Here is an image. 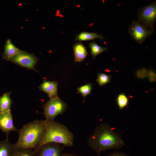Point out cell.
I'll return each instance as SVG.
<instances>
[{
	"instance_id": "21",
	"label": "cell",
	"mask_w": 156,
	"mask_h": 156,
	"mask_svg": "<svg viewBox=\"0 0 156 156\" xmlns=\"http://www.w3.org/2000/svg\"><path fill=\"white\" fill-rule=\"evenodd\" d=\"M108 156H130L124 153L115 152L109 154Z\"/></svg>"
},
{
	"instance_id": "10",
	"label": "cell",
	"mask_w": 156,
	"mask_h": 156,
	"mask_svg": "<svg viewBox=\"0 0 156 156\" xmlns=\"http://www.w3.org/2000/svg\"><path fill=\"white\" fill-rule=\"evenodd\" d=\"M58 82L56 81H50L44 80L38 87L39 90L46 92L50 99L57 95Z\"/></svg>"
},
{
	"instance_id": "8",
	"label": "cell",
	"mask_w": 156,
	"mask_h": 156,
	"mask_svg": "<svg viewBox=\"0 0 156 156\" xmlns=\"http://www.w3.org/2000/svg\"><path fill=\"white\" fill-rule=\"evenodd\" d=\"M63 146L58 143H49L41 146L35 155L36 156H61Z\"/></svg>"
},
{
	"instance_id": "4",
	"label": "cell",
	"mask_w": 156,
	"mask_h": 156,
	"mask_svg": "<svg viewBox=\"0 0 156 156\" xmlns=\"http://www.w3.org/2000/svg\"><path fill=\"white\" fill-rule=\"evenodd\" d=\"M67 107V104L58 96L50 99L43 106V114L47 120H54L57 116L63 114Z\"/></svg>"
},
{
	"instance_id": "6",
	"label": "cell",
	"mask_w": 156,
	"mask_h": 156,
	"mask_svg": "<svg viewBox=\"0 0 156 156\" xmlns=\"http://www.w3.org/2000/svg\"><path fill=\"white\" fill-rule=\"evenodd\" d=\"M138 18L140 23L147 28L152 29L156 18V2L142 8Z\"/></svg>"
},
{
	"instance_id": "9",
	"label": "cell",
	"mask_w": 156,
	"mask_h": 156,
	"mask_svg": "<svg viewBox=\"0 0 156 156\" xmlns=\"http://www.w3.org/2000/svg\"><path fill=\"white\" fill-rule=\"evenodd\" d=\"M0 129L6 133L7 138L12 131L18 132V129L14 126L11 110L0 114Z\"/></svg>"
},
{
	"instance_id": "1",
	"label": "cell",
	"mask_w": 156,
	"mask_h": 156,
	"mask_svg": "<svg viewBox=\"0 0 156 156\" xmlns=\"http://www.w3.org/2000/svg\"><path fill=\"white\" fill-rule=\"evenodd\" d=\"M87 144L99 155L106 150L118 149L125 145L121 135L105 122L101 123L95 127L88 138Z\"/></svg>"
},
{
	"instance_id": "15",
	"label": "cell",
	"mask_w": 156,
	"mask_h": 156,
	"mask_svg": "<svg viewBox=\"0 0 156 156\" xmlns=\"http://www.w3.org/2000/svg\"><path fill=\"white\" fill-rule=\"evenodd\" d=\"M103 38L104 37L101 35L96 33L83 31L77 34L75 40L80 42L83 41L93 40L95 38H99L103 40Z\"/></svg>"
},
{
	"instance_id": "19",
	"label": "cell",
	"mask_w": 156,
	"mask_h": 156,
	"mask_svg": "<svg viewBox=\"0 0 156 156\" xmlns=\"http://www.w3.org/2000/svg\"><path fill=\"white\" fill-rule=\"evenodd\" d=\"M117 102L119 108L122 110L127 105L128 99L125 94L122 93L118 96Z\"/></svg>"
},
{
	"instance_id": "16",
	"label": "cell",
	"mask_w": 156,
	"mask_h": 156,
	"mask_svg": "<svg viewBox=\"0 0 156 156\" xmlns=\"http://www.w3.org/2000/svg\"><path fill=\"white\" fill-rule=\"evenodd\" d=\"M89 46L91 49V54L93 59L98 54L107 50V47H101L94 41L89 44Z\"/></svg>"
},
{
	"instance_id": "20",
	"label": "cell",
	"mask_w": 156,
	"mask_h": 156,
	"mask_svg": "<svg viewBox=\"0 0 156 156\" xmlns=\"http://www.w3.org/2000/svg\"><path fill=\"white\" fill-rule=\"evenodd\" d=\"M96 79L98 83L101 86L111 82V76L106 75L102 73H99Z\"/></svg>"
},
{
	"instance_id": "14",
	"label": "cell",
	"mask_w": 156,
	"mask_h": 156,
	"mask_svg": "<svg viewBox=\"0 0 156 156\" xmlns=\"http://www.w3.org/2000/svg\"><path fill=\"white\" fill-rule=\"evenodd\" d=\"M14 147L8 139L0 141V156H13Z\"/></svg>"
},
{
	"instance_id": "12",
	"label": "cell",
	"mask_w": 156,
	"mask_h": 156,
	"mask_svg": "<svg viewBox=\"0 0 156 156\" xmlns=\"http://www.w3.org/2000/svg\"><path fill=\"white\" fill-rule=\"evenodd\" d=\"M75 55V62H80L83 61L88 55L86 48L81 42L74 44L73 47Z\"/></svg>"
},
{
	"instance_id": "11",
	"label": "cell",
	"mask_w": 156,
	"mask_h": 156,
	"mask_svg": "<svg viewBox=\"0 0 156 156\" xmlns=\"http://www.w3.org/2000/svg\"><path fill=\"white\" fill-rule=\"evenodd\" d=\"M22 50L19 49L12 43L11 40L8 39L6 42L3 59L8 61L12 57L18 55Z\"/></svg>"
},
{
	"instance_id": "17",
	"label": "cell",
	"mask_w": 156,
	"mask_h": 156,
	"mask_svg": "<svg viewBox=\"0 0 156 156\" xmlns=\"http://www.w3.org/2000/svg\"><path fill=\"white\" fill-rule=\"evenodd\" d=\"M34 151L32 149L14 147L13 156H34Z\"/></svg>"
},
{
	"instance_id": "13",
	"label": "cell",
	"mask_w": 156,
	"mask_h": 156,
	"mask_svg": "<svg viewBox=\"0 0 156 156\" xmlns=\"http://www.w3.org/2000/svg\"><path fill=\"white\" fill-rule=\"evenodd\" d=\"M10 92H5L0 97V114L11 110L12 101L10 97Z\"/></svg>"
},
{
	"instance_id": "7",
	"label": "cell",
	"mask_w": 156,
	"mask_h": 156,
	"mask_svg": "<svg viewBox=\"0 0 156 156\" xmlns=\"http://www.w3.org/2000/svg\"><path fill=\"white\" fill-rule=\"evenodd\" d=\"M152 31L139 21H134L130 25L129 32L134 40L141 44L151 34Z\"/></svg>"
},
{
	"instance_id": "2",
	"label": "cell",
	"mask_w": 156,
	"mask_h": 156,
	"mask_svg": "<svg viewBox=\"0 0 156 156\" xmlns=\"http://www.w3.org/2000/svg\"><path fill=\"white\" fill-rule=\"evenodd\" d=\"M45 120L44 133L38 146L34 150L35 155L41 146L49 143H58L66 147L73 146L74 135L65 125L54 120Z\"/></svg>"
},
{
	"instance_id": "18",
	"label": "cell",
	"mask_w": 156,
	"mask_h": 156,
	"mask_svg": "<svg viewBox=\"0 0 156 156\" xmlns=\"http://www.w3.org/2000/svg\"><path fill=\"white\" fill-rule=\"evenodd\" d=\"M92 84L89 83L88 84L81 86L77 88L78 92L81 94L83 98V102H85L86 97L89 94H90L92 88Z\"/></svg>"
},
{
	"instance_id": "5",
	"label": "cell",
	"mask_w": 156,
	"mask_h": 156,
	"mask_svg": "<svg viewBox=\"0 0 156 156\" xmlns=\"http://www.w3.org/2000/svg\"><path fill=\"white\" fill-rule=\"evenodd\" d=\"M38 59L34 54H30L25 51H22L11 58L9 61L28 69L37 71L35 68Z\"/></svg>"
},
{
	"instance_id": "22",
	"label": "cell",
	"mask_w": 156,
	"mask_h": 156,
	"mask_svg": "<svg viewBox=\"0 0 156 156\" xmlns=\"http://www.w3.org/2000/svg\"><path fill=\"white\" fill-rule=\"evenodd\" d=\"M61 156H77L75 155L70 153H63L61 154Z\"/></svg>"
},
{
	"instance_id": "3",
	"label": "cell",
	"mask_w": 156,
	"mask_h": 156,
	"mask_svg": "<svg viewBox=\"0 0 156 156\" xmlns=\"http://www.w3.org/2000/svg\"><path fill=\"white\" fill-rule=\"evenodd\" d=\"M45 124V120H35L24 125L18 132L19 137L14 147L35 150L43 135Z\"/></svg>"
}]
</instances>
